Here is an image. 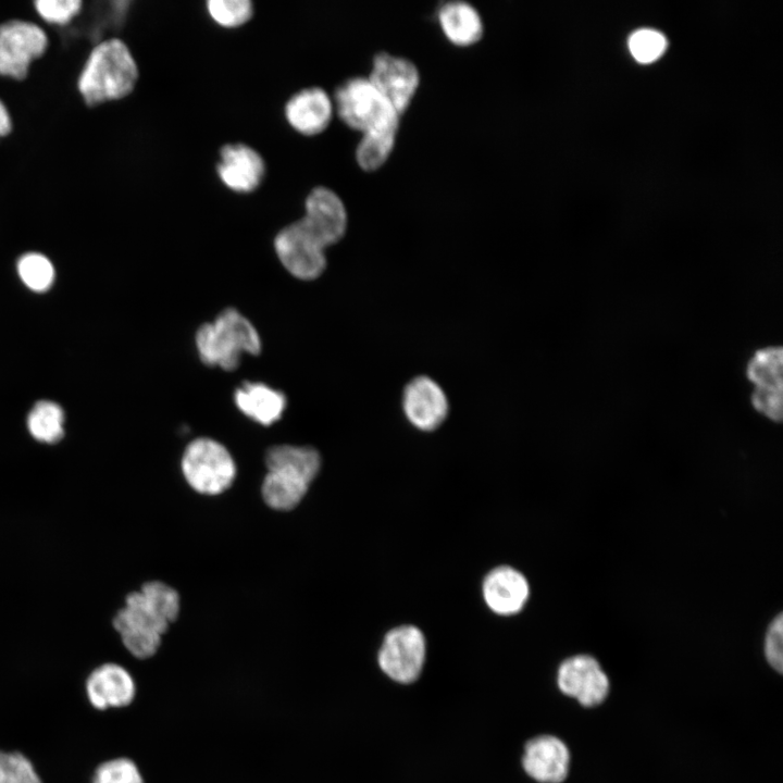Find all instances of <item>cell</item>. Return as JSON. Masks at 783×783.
<instances>
[{"label": "cell", "instance_id": "obj_8", "mask_svg": "<svg viewBox=\"0 0 783 783\" xmlns=\"http://www.w3.org/2000/svg\"><path fill=\"white\" fill-rule=\"evenodd\" d=\"M782 348L767 347L756 350L746 366L747 378L754 384V408L779 422L783 411Z\"/></svg>", "mask_w": 783, "mask_h": 783}, {"label": "cell", "instance_id": "obj_9", "mask_svg": "<svg viewBox=\"0 0 783 783\" xmlns=\"http://www.w3.org/2000/svg\"><path fill=\"white\" fill-rule=\"evenodd\" d=\"M45 32L34 23L13 20L0 25V75L22 79L32 61L46 50Z\"/></svg>", "mask_w": 783, "mask_h": 783}, {"label": "cell", "instance_id": "obj_10", "mask_svg": "<svg viewBox=\"0 0 783 783\" xmlns=\"http://www.w3.org/2000/svg\"><path fill=\"white\" fill-rule=\"evenodd\" d=\"M303 209L299 220L325 249L345 236L348 227L347 208L332 188L323 185L313 187L304 198Z\"/></svg>", "mask_w": 783, "mask_h": 783}, {"label": "cell", "instance_id": "obj_30", "mask_svg": "<svg viewBox=\"0 0 783 783\" xmlns=\"http://www.w3.org/2000/svg\"><path fill=\"white\" fill-rule=\"evenodd\" d=\"M82 5L79 0H39L36 10L42 18L50 23L65 24L75 16Z\"/></svg>", "mask_w": 783, "mask_h": 783}, {"label": "cell", "instance_id": "obj_20", "mask_svg": "<svg viewBox=\"0 0 783 783\" xmlns=\"http://www.w3.org/2000/svg\"><path fill=\"white\" fill-rule=\"evenodd\" d=\"M437 20L445 37L457 46H471L483 36L484 24L477 9L463 0L443 3Z\"/></svg>", "mask_w": 783, "mask_h": 783}, {"label": "cell", "instance_id": "obj_2", "mask_svg": "<svg viewBox=\"0 0 783 783\" xmlns=\"http://www.w3.org/2000/svg\"><path fill=\"white\" fill-rule=\"evenodd\" d=\"M138 66L127 45L111 38L97 45L80 73L78 89L88 104L122 99L135 88Z\"/></svg>", "mask_w": 783, "mask_h": 783}, {"label": "cell", "instance_id": "obj_7", "mask_svg": "<svg viewBox=\"0 0 783 783\" xmlns=\"http://www.w3.org/2000/svg\"><path fill=\"white\" fill-rule=\"evenodd\" d=\"M273 246L283 266L296 278L315 279L326 268L325 248L300 220L281 228Z\"/></svg>", "mask_w": 783, "mask_h": 783}, {"label": "cell", "instance_id": "obj_18", "mask_svg": "<svg viewBox=\"0 0 783 783\" xmlns=\"http://www.w3.org/2000/svg\"><path fill=\"white\" fill-rule=\"evenodd\" d=\"M86 692L91 705L104 710L111 707H124L135 696V683L129 672L113 662L103 663L88 675Z\"/></svg>", "mask_w": 783, "mask_h": 783}, {"label": "cell", "instance_id": "obj_12", "mask_svg": "<svg viewBox=\"0 0 783 783\" xmlns=\"http://www.w3.org/2000/svg\"><path fill=\"white\" fill-rule=\"evenodd\" d=\"M219 181L228 190L247 195L260 188L265 175L266 163L252 146L236 141L221 147L215 164Z\"/></svg>", "mask_w": 783, "mask_h": 783}, {"label": "cell", "instance_id": "obj_25", "mask_svg": "<svg viewBox=\"0 0 783 783\" xmlns=\"http://www.w3.org/2000/svg\"><path fill=\"white\" fill-rule=\"evenodd\" d=\"M209 17L223 28L234 29L246 25L254 14L250 0H209L206 2Z\"/></svg>", "mask_w": 783, "mask_h": 783}, {"label": "cell", "instance_id": "obj_6", "mask_svg": "<svg viewBox=\"0 0 783 783\" xmlns=\"http://www.w3.org/2000/svg\"><path fill=\"white\" fill-rule=\"evenodd\" d=\"M426 656V642L414 625H400L388 631L377 654L381 670L393 681L410 684L420 676Z\"/></svg>", "mask_w": 783, "mask_h": 783}, {"label": "cell", "instance_id": "obj_32", "mask_svg": "<svg viewBox=\"0 0 783 783\" xmlns=\"http://www.w3.org/2000/svg\"><path fill=\"white\" fill-rule=\"evenodd\" d=\"M11 130V119L9 112L0 100V137L5 136Z\"/></svg>", "mask_w": 783, "mask_h": 783}, {"label": "cell", "instance_id": "obj_4", "mask_svg": "<svg viewBox=\"0 0 783 783\" xmlns=\"http://www.w3.org/2000/svg\"><path fill=\"white\" fill-rule=\"evenodd\" d=\"M332 98L335 113L351 129L364 133L399 128L400 114L368 76L347 78L336 88Z\"/></svg>", "mask_w": 783, "mask_h": 783}, {"label": "cell", "instance_id": "obj_24", "mask_svg": "<svg viewBox=\"0 0 783 783\" xmlns=\"http://www.w3.org/2000/svg\"><path fill=\"white\" fill-rule=\"evenodd\" d=\"M397 132L398 128H383L361 133L355 152L358 165L366 172L380 169L395 147Z\"/></svg>", "mask_w": 783, "mask_h": 783}, {"label": "cell", "instance_id": "obj_27", "mask_svg": "<svg viewBox=\"0 0 783 783\" xmlns=\"http://www.w3.org/2000/svg\"><path fill=\"white\" fill-rule=\"evenodd\" d=\"M0 783H41V780L27 757L17 751H0Z\"/></svg>", "mask_w": 783, "mask_h": 783}, {"label": "cell", "instance_id": "obj_19", "mask_svg": "<svg viewBox=\"0 0 783 783\" xmlns=\"http://www.w3.org/2000/svg\"><path fill=\"white\" fill-rule=\"evenodd\" d=\"M234 401L243 414L265 426L278 421L287 406L284 393L261 382L241 384L234 394Z\"/></svg>", "mask_w": 783, "mask_h": 783}, {"label": "cell", "instance_id": "obj_13", "mask_svg": "<svg viewBox=\"0 0 783 783\" xmlns=\"http://www.w3.org/2000/svg\"><path fill=\"white\" fill-rule=\"evenodd\" d=\"M557 685L562 694L575 698L583 707L600 705L610 689L607 674L589 655H575L563 660L557 671Z\"/></svg>", "mask_w": 783, "mask_h": 783}, {"label": "cell", "instance_id": "obj_11", "mask_svg": "<svg viewBox=\"0 0 783 783\" xmlns=\"http://www.w3.org/2000/svg\"><path fill=\"white\" fill-rule=\"evenodd\" d=\"M368 77L400 115L410 105L421 80L411 60L386 51L374 55Z\"/></svg>", "mask_w": 783, "mask_h": 783}, {"label": "cell", "instance_id": "obj_14", "mask_svg": "<svg viewBox=\"0 0 783 783\" xmlns=\"http://www.w3.org/2000/svg\"><path fill=\"white\" fill-rule=\"evenodd\" d=\"M401 407L408 422L422 432L439 427L446 420L449 402L445 390L433 378L420 375L403 388Z\"/></svg>", "mask_w": 783, "mask_h": 783}, {"label": "cell", "instance_id": "obj_23", "mask_svg": "<svg viewBox=\"0 0 783 783\" xmlns=\"http://www.w3.org/2000/svg\"><path fill=\"white\" fill-rule=\"evenodd\" d=\"M30 436L41 444H57L64 436V412L55 402L40 400L27 415Z\"/></svg>", "mask_w": 783, "mask_h": 783}, {"label": "cell", "instance_id": "obj_5", "mask_svg": "<svg viewBox=\"0 0 783 783\" xmlns=\"http://www.w3.org/2000/svg\"><path fill=\"white\" fill-rule=\"evenodd\" d=\"M181 465L188 485L202 495L222 494L236 477V464L227 448L208 437L187 445Z\"/></svg>", "mask_w": 783, "mask_h": 783}, {"label": "cell", "instance_id": "obj_17", "mask_svg": "<svg viewBox=\"0 0 783 783\" xmlns=\"http://www.w3.org/2000/svg\"><path fill=\"white\" fill-rule=\"evenodd\" d=\"M482 593L485 604L493 612L509 617L523 609L530 596V585L520 571L509 566H500L486 574Z\"/></svg>", "mask_w": 783, "mask_h": 783}, {"label": "cell", "instance_id": "obj_28", "mask_svg": "<svg viewBox=\"0 0 783 783\" xmlns=\"http://www.w3.org/2000/svg\"><path fill=\"white\" fill-rule=\"evenodd\" d=\"M666 46L664 36L649 28L635 32L629 40L632 55L641 63L657 60L663 53Z\"/></svg>", "mask_w": 783, "mask_h": 783}, {"label": "cell", "instance_id": "obj_29", "mask_svg": "<svg viewBox=\"0 0 783 783\" xmlns=\"http://www.w3.org/2000/svg\"><path fill=\"white\" fill-rule=\"evenodd\" d=\"M92 783H144L136 765L127 758L101 763L95 771Z\"/></svg>", "mask_w": 783, "mask_h": 783}, {"label": "cell", "instance_id": "obj_16", "mask_svg": "<svg viewBox=\"0 0 783 783\" xmlns=\"http://www.w3.org/2000/svg\"><path fill=\"white\" fill-rule=\"evenodd\" d=\"M522 766L536 782L561 783L569 773L570 751L557 736L539 735L525 744Z\"/></svg>", "mask_w": 783, "mask_h": 783}, {"label": "cell", "instance_id": "obj_26", "mask_svg": "<svg viewBox=\"0 0 783 783\" xmlns=\"http://www.w3.org/2000/svg\"><path fill=\"white\" fill-rule=\"evenodd\" d=\"M17 272L26 287L36 293L48 290L54 281L52 263L38 252L23 254L17 262Z\"/></svg>", "mask_w": 783, "mask_h": 783}, {"label": "cell", "instance_id": "obj_31", "mask_svg": "<svg viewBox=\"0 0 783 783\" xmlns=\"http://www.w3.org/2000/svg\"><path fill=\"white\" fill-rule=\"evenodd\" d=\"M765 656L770 667L783 670V617L779 613L770 623L765 637Z\"/></svg>", "mask_w": 783, "mask_h": 783}, {"label": "cell", "instance_id": "obj_15", "mask_svg": "<svg viewBox=\"0 0 783 783\" xmlns=\"http://www.w3.org/2000/svg\"><path fill=\"white\" fill-rule=\"evenodd\" d=\"M283 114L296 133L307 137L316 136L326 130L333 120V98L323 87H303L286 100Z\"/></svg>", "mask_w": 783, "mask_h": 783}, {"label": "cell", "instance_id": "obj_22", "mask_svg": "<svg viewBox=\"0 0 783 783\" xmlns=\"http://www.w3.org/2000/svg\"><path fill=\"white\" fill-rule=\"evenodd\" d=\"M268 470L286 468L304 476L310 483L315 478L322 459L316 449L310 446H295L289 444L272 446L265 453Z\"/></svg>", "mask_w": 783, "mask_h": 783}, {"label": "cell", "instance_id": "obj_1", "mask_svg": "<svg viewBox=\"0 0 783 783\" xmlns=\"http://www.w3.org/2000/svg\"><path fill=\"white\" fill-rule=\"evenodd\" d=\"M181 610L178 593L161 581H150L130 592L113 617V627L127 651L138 659L153 656Z\"/></svg>", "mask_w": 783, "mask_h": 783}, {"label": "cell", "instance_id": "obj_3", "mask_svg": "<svg viewBox=\"0 0 783 783\" xmlns=\"http://www.w3.org/2000/svg\"><path fill=\"white\" fill-rule=\"evenodd\" d=\"M195 343L204 364L225 371L235 370L243 353L257 356L262 347L256 327L234 308L223 310L212 322L201 325Z\"/></svg>", "mask_w": 783, "mask_h": 783}, {"label": "cell", "instance_id": "obj_21", "mask_svg": "<svg viewBox=\"0 0 783 783\" xmlns=\"http://www.w3.org/2000/svg\"><path fill=\"white\" fill-rule=\"evenodd\" d=\"M310 484L306 477L294 470L271 469L263 478L261 494L270 508L288 511L301 502Z\"/></svg>", "mask_w": 783, "mask_h": 783}]
</instances>
